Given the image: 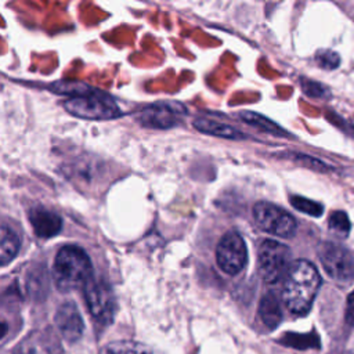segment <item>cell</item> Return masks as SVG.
Listing matches in <instances>:
<instances>
[{"label": "cell", "instance_id": "6da1fadb", "mask_svg": "<svg viewBox=\"0 0 354 354\" xmlns=\"http://www.w3.org/2000/svg\"><path fill=\"white\" fill-rule=\"evenodd\" d=\"M321 277L315 266L307 260H296L290 264L282 286V300L286 308L304 315L310 311L318 293Z\"/></svg>", "mask_w": 354, "mask_h": 354}, {"label": "cell", "instance_id": "7a4b0ae2", "mask_svg": "<svg viewBox=\"0 0 354 354\" xmlns=\"http://www.w3.org/2000/svg\"><path fill=\"white\" fill-rule=\"evenodd\" d=\"M54 281L61 292L80 288L93 278V266L88 254L76 245L62 246L54 259Z\"/></svg>", "mask_w": 354, "mask_h": 354}, {"label": "cell", "instance_id": "3957f363", "mask_svg": "<svg viewBox=\"0 0 354 354\" xmlns=\"http://www.w3.org/2000/svg\"><path fill=\"white\" fill-rule=\"evenodd\" d=\"M64 108L73 116L88 120H108L118 118L120 109L118 104L108 95L90 88L88 91L69 97L64 102Z\"/></svg>", "mask_w": 354, "mask_h": 354}, {"label": "cell", "instance_id": "277c9868", "mask_svg": "<svg viewBox=\"0 0 354 354\" xmlns=\"http://www.w3.org/2000/svg\"><path fill=\"white\" fill-rule=\"evenodd\" d=\"M290 250L286 245L266 239L257 250V272L264 282L275 283L286 275L290 267Z\"/></svg>", "mask_w": 354, "mask_h": 354}, {"label": "cell", "instance_id": "5b68a950", "mask_svg": "<svg viewBox=\"0 0 354 354\" xmlns=\"http://www.w3.org/2000/svg\"><path fill=\"white\" fill-rule=\"evenodd\" d=\"M84 299L94 321L101 325H109L116 313V299L111 285L102 278H91L84 285Z\"/></svg>", "mask_w": 354, "mask_h": 354}, {"label": "cell", "instance_id": "8992f818", "mask_svg": "<svg viewBox=\"0 0 354 354\" xmlns=\"http://www.w3.org/2000/svg\"><path fill=\"white\" fill-rule=\"evenodd\" d=\"M318 259L325 272L340 283H350L354 279V257L342 245L326 241L317 248Z\"/></svg>", "mask_w": 354, "mask_h": 354}, {"label": "cell", "instance_id": "52a82bcc", "mask_svg": "<svg viewBox=\"0 0 354 354\" xmlns=\"http://www.w3.org/2000/svg\"><path fill=\"white\" fill-rule=\"evenodd\" d=\"M253 218L259 228L279 238L293 236L297 228L292 214L270 202H257L253 206Z\"/></svg>", "mask_w": 354, "mask_h": 354}, {"label": "cell", "instance_id": "ba28073f", "mask_svg": "<svg viewBox=\"0 0 354 354\" xmlns=\"http://www.w3.org/2000/svg\"><path fill=\"white\" fill-rule=\"evenodd\" d=\"M216 261L220 270L228 275H236L243 270L248 261V250L243 238L238 232L228 231L223 235L216 249Z\"/></svg>", "mask_w": 354, "mask_h": 354}, {"label": "cell", "instance_id": "9c48e42d", "mask_svg": "<svg viewBox=\"0 0 354 354\" xmlns=\"http://www.w3.org/2000/svg\"><path fill=\"white\" fill-rule=\"evenodd\" d=\"M12 354H64L62 344L51 329H40L25 336Z\"/></svg>", "mask_w": 354, "mask_h": 354}, {"label": "cell", "instance_id": "30bf717a", "mask_svg": "<svg viewBox=\"0 0 354 354\" xmlns=\"http://www.w3.org/2000/svg\"><path fill=\"white\" fill-rule=\"evenodd\" d=\"M184 108L174 102H156L144 108L137 120L151 129H169L173 127L178 120V113H183Z\"/></svg>", "mask_w": 354, "mask_h": 354}, {"label": "cell", "instance_id": "8fae6325", "mask_svg": "<svg viewBox=\"0 0 354 354\" xmlns=\"http://www.w3.org/2000/svg\"><path fill=\"white\" fill-rule=\"evenodd\" d=\"M54 321L57 329L66 342L75 343L82 337L84 330V322L77 306L73 301H64L58 307Z\"/></svg>", "mask_w": 354, "mask_h": 354}, {"label": "cell", "instance_id": "7c38bea8", "mask_svg": "<svg viewBox=\"0 0 354 354\" xmlns=\"http://www.w3.org/2000/svg\"><path fill=\"white\" fill-rule=\"evenodd\" d=\"M29 221L39 238H51L62 228V218L47 209L35 207L29 212Z\"/></svg>", "mask_w": 354, "mask_h": 354}, {"label": "cell", "instance_id": "4fadbf2b", "mask_svg": "<svg viewBox=\"0 0 354 354\" xmlns=\"http://www.w3.org/2000/svg\"><path fill=\"white\" fill-rule=\"evenodd\" d=\"M259 315L264 325L274 329L282 321V310L279 300L274 292H267L259 304Z\"/></svg>", "mask_w": 354, "mask_h": 354}, {"label": "cell", "instance_id": "5bb4252c", "mask_svg": "<svg viewBox=\"0 0 354 354\" xmlns=\"http://www.w3.org/2000/svg\"><path fill=\"white\" fill-rule=\"evenodd\" d=\"M192 124L198 131L205 133V134L228 138V140L245 138V136L239 130H236L235 127H232L227 123H221V122H216V120H210V119H196V120H194Z\"/></svg>", "mask_w": 354, "mask_h": 354}, {"label": "cell", "instance_id": "9a60e30c", "mask_svg": "<svg viewBox=\"0 0 354 354\" xmlns=\"http://www.w3.org/2000/svg\"><path fill=\"white\" fill-rule=\"evenodd\" d=\"M21 246L18 235L8 228L6 224L1 227V241H0V264L7 266L18 253Z\"/></svg>", "mask_w": 354, "mask_h": 354}, {"label": "cell", "instance_id": "2e32d148", "mask_svg": "<svg viewBox=\"0 0 354 354\" xmlns=\"http://www.w3.org/2000/svg\"><path fill=\"white\" fill-rule=\"evenodd\" d=\"M98 354H152L151 350L134 340H115L104 344Z\"/></svg>", "mask_w": 354, "mask_h": 354}, {"label": "cell", "instance_id": "e0dca14e", "mask_svg": "<svg viewBox=\"0 0 354 354\" xmlns=\"http://www.w3.org/2000/svg\"><path fill=\"white\" fill-rule=\"evenodd\" d=\"M239 118L245 123H248L249 126H252V127H254L260 131H264V133H268V134H275V136H286V131L283 129H281L272 120L264 118L260 113H256V112H252V111H243V112L239 113Z\"/></svg>", "mask_w": 354, "mask_h": 354}, {"label": "cell", "instance_id": "ac0fdd59", "mask_svg": "<svg viewBox=\"0 0 354 354\" xmlns=\"http://www.w3.org/2000/svg\"><path fill=\"white\" fill-rule=\"evenodd\" d=\"M328 227L329 230L339 238L344 239L348 236V232H350V220L347 217V214L342 210H336L333 212L330 216H329V220H328Z\"/></svg>", "mask_w": 354, "mask_h": 354}, {"label": "cell", "instance_id": "d6986e66", "mask_svg": "<svg viewBox=\"0 0 354 354\" xmlns=\"http://www.w3.org/2000/svg\"><path fill=\"white\" fill-rule=\"evenodd\" d=\"M290 203L293 207H296L297 210H300L301 213L314 216V217H319L324 213V206L315 201L303 198V196H292L290 198Z\"/></svg>", "mask_w": 354, "mask_h": 354}, {"label": "cell", "instance_id": "ffe728a7", "mask_svg": "<svg viewBox=\"0 0 354 354\" xmlns=\"http://www.w3.org/2000/svg\"><path fill=\"white\" fill-rule=\"evenodd\" d=\"M317 64L324 69H335L340 64V57L337 53L330 50H319L315 54Z\"/></svg>", "mask_w": 354, "mask_h": 354}, {"label": "cell", "instance_id": "44dd1931", "mask_svg": "<svg viewBox=\"0 0 354 354\" xmlns=\"http://www.w3.org/2000/svg\"><path fill=\"white\" fill-rule=\"evenodd\" d=\"M289 344L297 348H307V347H318V337L317 335H292L289 337Z\"/></svg>", "mask_w": 354, "mask_h": 354}, {"label": "cell", "instance_id": "7402d4cb", "mask_svg": "<svg viewBox=\"0 0 354 354\" xmlns=\"http://www.w3.org/2000/svg\"><path fill=\"white\" fill-rule=\"evenodd\" d=\"M301 86L303 90L307 95L310 97H315V98H324L325 95H328V90L326 87H324L322 84L317 83V82H311V80H301Z\"/></svg>", "mask_w": 354, "mask_h": 354}, {"label": "cell", "instance_id": "603a6c76", "mask_svg": "<svg viewBox=\"0 0 354 354\" xmlns=\"http://www.w3.org/2000/svg\"><path fill=\"white\" fill-rule=\"evenodd\" d=\"M292 159H295L296 162L303 163V165L307 166V167H311V169H314V170H318V171H326V170H328L326 165H324V163L319 162L318 159L310 158V156H307V155H301V153H300V155L292 156Z\"/></svg>", "mask_w": 354, "mask_h": 354}, {"label": "cell", "instance_id": "cb8c5ba5", "mask_svg": "<svg viewBox=\"0 0 354 354\" xmlns=\"http://www.w3.org/2000/svg\"><path fill=\"white\" fill-rule=\"evenodd\" d=\"M344 318H346V322H347L348 325L354 326V290L347 296Z\"/></svg>", "mask_w": 354, "mask_h": 354}]
</instances>
